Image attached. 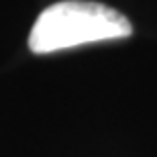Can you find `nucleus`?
Masks as SVG:
<instances>
[{"label": "nucleus", "mask_w": 157, "mask_h": 157, "mask_svg": "<svg viewBox=\"0 0 157 157\" xmlns=\"http://www.w3.org/2000/svg\"><path fill=\"white\" fill-rule=\"evenodd\" d=\"M133 27L122 12L100 2L63 0L39 14L29 33V47L33 53H55L61 49L124 39Z\"/></svg>", "instance_id": "nucleus-1"}]
</instances>
